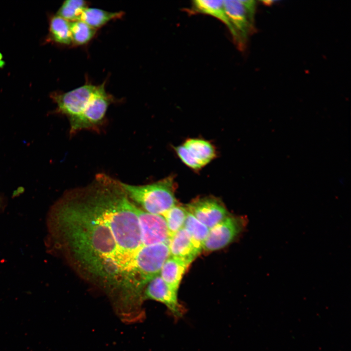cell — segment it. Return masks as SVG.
<instances>
[{
    "label": "cell",
    "mask_w": 351,
    "mask_h": 351,
    "mask_svg": "<svg viewBox=\"0 0 351 351\" xmlns=\"http://www.w3.org/2000/svg\"><path fill=\"white\" fill-rule=\"evenodd\" d=\"M139 209L121 182L98 174L86 186L67 191L48 217L56 252L120 312L141 308L146 285L169 256L165 244H146Z\"/></svg>",
    "instance_id": "cell-1"
},
{
    "label": "cell",
    "mask_w": 351,
    "mask_h": 351,
    "mask_svg": "<svg viewBox=\"0 0 351 351\" xmlns=\"http://www.w3.org/2000/svg\"><path fill=\"white\" fill-rule=\"evenodd\" d=\"M129 198L144 211L163 215L176 204L175 183L172 176L145 185H131L122 182Z\"/></svg>",
    "instance_id": "cell-2"
},
{
    "label": "cell",
    "mask_w": 351,
    "mask_h": 351,
    "mask_svg": "<svg viewBox=\"0 0 351 351\" xmlns=\"http://www.w3.org/2000/svg\"><path fill=\"white\" fill-rule=\"evenodd\" d=\"M223 2L230 23V32L238 49L242 50L254 31L256 1L226 0Z\"/></svg>",
    "instance_id": "cell-3"
},
{
    "label": "cell",
    "mask_w": 351,
    "mask_h": 351,
    "mask_svg": "<svg viewBox=\"0 0 351 351\" xmlns=\"http://www.w3.org/2000/svg\"><path fill=\"white\" fill-rule=\"evenodd\" d=\"M97 85L86 82L67 92H54L51 97L57 105L56 112L68 119L70 129L80 120L87 110Z\"/></svg>",
    "instance_id": "cell-4"
},
{
    "label": "cell",
    "mask_w": 351,
    "mask_h": 351,
    "mask_svg": "<svg viewBox=\"0 0 351 351\" xmlns=\"http://www.w3.org/2000/svg\"><path fill=\"white\" fill-rule=\"evenodd\" d=\"M105 82L97 85L90 104L80 119L71 130L70 134L74 135L83 130H99L105 121L108 107L113 98L105 90Z\"/></svg>",
    "instance_id": "cell-5"
},
{
    "label": "cell",
    "mask_w": 351,
    "mask_h": 351,
    "mask_svg": "<svg viewBox=\"0 0 351 351\" xmlns=\"http://www.w3.org/2000/svg\"><path fill=\"white\" fill-rule=\"evenodd\" d=\"M242 217L228 215L210 229L202 250L212 252L224 248L232 242L241 232L245 225Z\"/></svg>",
    "instance_id": "cell-6"
},
{
    "label": "cell",
    "mask_w": 351,
    "mask_h": 351,
    "mask_svg": "<svg viewBox=\"0 0 351 351\" xmlns=\"http://www.w3.org/2000/svg\"><path fill=\"white\" fill-rule=\"evenodd\" d=\"M176 151L182 162L194 170L202 168L215 156L214 147L210 142L198 138L187 140L176 147Z\"/></svg>",
    "instance_id": "cell-7"
},
{
    "label": "cell",
    "mask_w": 351,
    "mask_h": 351,
    "mask_svg": "<svg viewBox=\"0 0 351 351\" xmlns=\"http://www.w3.org/2000/svg\"><path fill=\"white\" fill-rule=\"evenodd\" d=\"M155 300L164 304L176 319L182 317L185 312V308L178 301L177 292L170 288L160 275L153 278L146 285L143 292V300Z\"/></svg>",
    "instance_id": "cell-8"
},
{
    "label": "cell",
    "mask_w": 351,
    "mask_h": 351,
    "mask_svg": "<svg viewBox=\"0 0 351 351\" xmlns=\"http://www.w3.org/2000/svg\"><path fill=\"white\" fill-rule=\"evenodd\" d=\"M186 208L210 229L229 215L223 204L218 199L212 196L196 199L188 204Z\"/></svg>",
    "instance_id": "cell-9"
},
{
    "label": "cell",
    "mask_w": 351,
    "mask_h": 351,
    "mask_svg": "<svg viewBox=\"0 0 351 351\" xmlns=\"http://www.w3.org/2000/svg\"><path fill=\"white\" fill-rule=\"evenodd\" d=\"M139 215L147 245L168 243L170 234L162 215L147 213L140 208Z\"/></svg>",
    "instance_id": "cell-10"
},
{
    "label": "cell",
    "mask_w": 351,
    "mask_h": 351,
    "mask_svg": "<svg viewBox=\"0 0 351 351\" xmlns=\"http://www.w3.org/2000/svg\"><path fill=\"white\" fill-rule=\"evenodd\" d=\"M168 247L170 256L183 258L191 262L202 250V247L193 240L184 227L170 237Z\"/></svg>",
    "instance_id": "cell-11"
},
{
    "label": "cell",
    "mask_w": 351,
    "mask_h": 351,
    "mask_svg": "<svg viewBox=\"0 0 351 351\" xmlns=\"http://www.w3.org/2000/svg\"><path fill=\"white\" fill-rule=\"evenodd\" d=\"M191 263L183 258L170 256L163 264L159 275L170 288L178 292L183 274Z\"/></svg>",
    "instance_id": "cell-12"
},
{
    "label": "cell",
    "mask_w": 351,
    "mask_h": 351,
    "mask_svg": "<svg viewBox=\"0 0 351 351\" xmlns=\"http://www.w3.org/2000/svg\"><path fill=\"white\" fill-rule=\"evenodd\" d=\"M188 11L191 14H203L214 17L223 22L229 31L231 30L230 23L225 12L223 0H194Z\"/></svg>",
    "instance_id": "cell-13"
},
{
    "label": "cell",
    "mask_w": 351,
    "mask_h": 351,
    "mask_svg": "<svg viewBox=\"0 0 351 351\" xmlns=\"http://www.w3.org/2000/svg\"><path fill=\"white\" fill-rule=\"evenodd\" d=\"M124 12H109L96 8H86L82 12L79 20H81L92 28L98 29L109 21L121 18Z\"/></svg>",
    "instance_id": "cell-14"
},
{
    "label": "cell",
    "mask_w": 351,
    "mask_h": 351,
    "mask_svg": "<svg viewBox=\"0 0 351 351\" xmlns=\"http://www.w3.org/2000/svg\"><path fill=\"white\" fill-rule=\"evenodd\" d=\"M49 38L50 41L63 46L72 45L70 22L56 15L49 20Z\"/></svg>",
    "instance_id": "cell-15"
},
{
    "label": "cell",
    "mask_w": 351,
    "mask_h": 351,
    "mask_svg": "<svg viewBox=\"0 0 351 351\" xmlns=\"http://www.w3.org/2000/svg\"><path fill=\"white\" fill-rule=\"evenodd\" d=\"M72 45H83L90 41L95 36L97 30L81 20L70 22Z\"/></svg>",
    "instance_id": "cell-16"
},
{
    "label": "cell",
    "mask_w": 351,
    "mask_h": 351,
    "mask_svg": "<svg viewBox=\"0 0 351 351\" xmlns=\"http://www.w3.org/2000/svg\"><path fill=\"white\" fill-rule=\"evenodd\" d=\"M187 213L186 207L176 204L162 215L166 221L170 237L183 227Z\"/></svg>",
    "instance_id": "cell-17"
},
{
    "label": "cell",
    "mask_w": 351,
    "mask_h": 351,
    "mask_svg": "<svg viewBox=\"0 0 351 351\" xmlns=\"http://www.w3.org/2000/svg\"><path fill=\"white\" fill-rule=\"evenodd\" d=\"M183 227L189 232L193 240L202 247L210 229L188 211Z\"/></svg>",
    "instance_id": "cell-18"
},
{
    "label": "cell",
    "mask_w": 351,
    "mask_h": 351,
    "mask_svg": "<svg viewBox=\"0 0 351 351\" xmlns=\"http://www.w3.org/2000/svg\"><path fill=\"white\" fill-rule=\"evenodd\" d=\"M88 5L87 1L83 0H67L63 2L57 15L70 22L78 20Z\"/></svg>",
    "instance_id": "cell-19"
}]
</instances>
